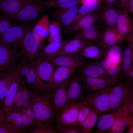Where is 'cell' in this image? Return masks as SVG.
<instances>
[{
    "label": "cell",
    "instance_id": "1",
    "mask_svg": "<svg viewBox=\"0 0 133 133\" xmlns=\"http://www.w3.org/2000/svg\"><path fill=\"white\" fill-rule=\"evenodd\" d=\"M31 102L36 118V126L45 122L53 123L55 120L56 114L48 93L40 95L32 91Z\"/></svg>",
    "mask_w": 133,
    "mask_h": 133
},
{
    "label": "cell",
    "instance_id": "2",
    "mask_svg": "<svg viewBox=\"0 0 133 133\" xmlns=\"http://www.w3.org/2000/svg\"><path fill=\"white\" fill-rule=\"evenodd\" d=\"M32 27L26 33L20 43L21 58L35 62L39 57L43 40L33 30Z\"/></svg>",
    "mask_w": 133,
    "mask_h": 133
},
{
    "label": "cell",
    "instance_id": "3",
    "mask_svg": "<svg viewBox=\"0 0 133 133\" xmlns=\"http://www.w3.org/2000/svg\"><path fill=\"white\" fill-rule=\"evenodd\" d=\"M48 8L45 0H29L11 20L20 23H28L41 17Z\"/></svg>",
    "mask_w": 133,
    "mask_h": 133
},
{
    "label": "cell",
    "instance_id": "4",
    "mask_svg": "<svg viewBox=\"0 0 133 133\" xmlns=\"http://www.w3.org/2000/svg\"><path fill=\"white\" fill-rule=\"evenodd\" d=\"M54 66L50 62L39 57L35 61L36 79L34 85L37 91L44 92L50 80L55 69Z\"/></svg>",
    "mask_w": 133,
    "mask_h": 133
},
{
    "label": "cell",
    "instance_id": "5",
    "mask_svg": "<svg viewBox=\"0 0 133 133\" xmlns=\"http://www.w3.org/2000/svg\"><path fill=\"white\" fill-rule=\"evenodd\" d=\"M33 26L28 23L14 25L0 34V43L18 48L25 34Z\"/></svg>",
    "mask_w": 133,
    "mask_h": 133
},
{
    "label": "cell",
    "instance_id": "6",
    "mask_svg": "<svg viewBox=\"0 0 133 133\" xmlns=\"http://www.w3.org/2000/svg\"><path fill=\"white\" fill-rule=\"evenodd\" d=\"M133 91V82L120 83L111 87L109 96L111 111L117 108L126 102Z\"/></svg>",
    "mask_w": 133,
    "mask_h": 133
},
{
    "label": "cell",
    "instance_id": "7",
    "mask_svg": "<svg viewBox=\"0 0 133 133\" xmlns=\"http://www.w3.org/2000/svg\"><path fill=\"white\" fill-rule=\"evenodd\" d=\"M81 102H69L61 108L56 116L55 121L56 127L75 125L77 120Z\"/></svg>",
    "mask_w": 133,
    "mask_h": 133
},
{
    "label": "cell",
    "instance_id": "8",
    "mask_svg": "<svg viewBox=\"0 0 133 133\" xmlns=\"http://www.w3.org/2000/svg\"><path fill=\"white\" fill-rule=\"evenodd\" d=\"M111 87L100 91L90 93L85 98V101L92 108L96 109L101 114L111 111L109 101Z\"/></svg>",
    "mask_w": 133,
    "mask_h": 133
},
{
    "label": "cell",
    "instance_id": "9",
    "mask_svg": "<svg viewBox=\"0 0 133 133\" xmlns=\"http://www.w3.org/2000/svg\"><path fill=\"white\" fill-rule=\"evenodd\" d=\"M133 18L128 12L120 9L115 29L123 41L133 43Z\"/></svg>",
    "mask_w": 133,
    "mask_h": 133
},
{
    "label": "cell",
    "instance_id": "10",
    "mask_svg": "<svg viewBox=\"0 0 133 133\" xmlns=\"http://www.w3.org/2000/svg\"><path fill=\"white\" fill-rule=\"evenodd\" d=\"M18 48L0 43V72H5L15 65L20 57Z\"/></svg>",
    "mask_w": 133,
    "mask_h": 133
},
{
    "label": "cell",
    "instance_id": "11",
    "mask_svg": "<svg viewBox=\"0 0 133 133\" xmlns=\"http://www.w3.org/2000/svg\"><path fill=\"white\" fill-rule=\"evenodd\" d=\"M70 79L56 87L50 92V100L56 114L67 103V88Z\"/></svg>",
    "mask_w": 133,
    "mask_h": 133
},
{
    "label": "cell",
    "instance_id": "12",
    "mask_svg": "<svg viewBox=\"0 0 133 133\" xmlns=\"http://www.w3.org/2000/svg\"><path fill=\"white\" fill-rule=\"evenodd\" d=\"M79 6L65 9H55L52 15L60 25L70 32L75 20Z\"/></svg>",
    "mask_w": 133,
    "mask_h": 133
},
{
    "label": "cell",
    "instance_id": "13",
    "mask_svg": "<svg viewBox=\"0 0 133 133\" xmlns=\"http://www.w3.org/2000/svg\"><path fill=\"white\" fill-rule=\"evenodd\" d=\"M78 68L76 67L57 66L55 69L50 80L43 92L49 93L56 87L68 80Z\"/></svg>",
    "mask_w": 133,
    "mask_h": 133
},
{
    "label": "cell",
    "instance_id": "14",
    "mask_svg": "<svg viewBox=\"0 0 133 133\" xmlns=\"http://www.w3.org/2000/svg\"><path fill=\"white\" fill-rule=\"evenodd\" d=\"M81 77L84 88L90 93L100 91L116 84L114 80L109 78Z\"/></svg>",
    "mask_w": 133,
    "mask_h": 133
},
{
    "label": "cell",
    "instance_id": "15",
    "mask_svg": "<svg viewBox=\"0 0 133 133\" xmlns=\"http://www.w3.org/2000/svg\"><path fill=\"white\" fill-rule=\"evenodd\" d=\"M23 81L20 65L18 63L16 67L15 79L4 100L2 106V108L5 113L9 112L11 110L18 87Z\"/></svg>",
    "mask_w": 133,
    "mask_h": 133
},
{
    "label": "cell",
    "instance_id": "16",
    "mask_svg": "<svg viewBox=\"0 0 133 133\" xmlns=\"http://www.w3.org/2000/svg\"><path fill=\"white\" fill-rule=\"evenodd\" d=\"M84 89L81 77L75 76L70 79L66 90L67 103L85 100L83 92Z\"/></svg>",
    "mask_w": 133,
    "mask_h": 133
},
{
    "label": "cell",
    "instance_id": "17",
    "mask_svg": "<svg viewBox=\"0 0 133 133\" xmlns=\"http://www.w3.org/2000/svg\"><path fill=\"white\" fill-rule=\"evenodd\" d=\"M85 62L84 58L79 53L57 55L50 62L57 66L76 67L79 68Z\"/></svg>",
    "mask_w": 133,
    "mask_h": 133
},
{
    "label": "cell",
    "instance_id": "18",
    "mask_svg": "<svg viewBox=\"0 0 133 133\" xmlns=\"http://www.w3.org/2000/svg\"><path fill=\"white\" fill-rule=\"evenodd\" d=\"M122 41L115 28L106 27L101 32L97 43L105 50L113 46L121 44Z\"/></svg>",
    "mask_w": 133,
    "mask_h": 133
},
{
    "label": "cell",
    "instance_id": "19",
    "mask_svg": "<svg viewBox=\"0 0 133 133\" xmlns=\"http://www.w3.org/2000/svg\"><path fill=\"white\" fill-rule=\"evenodd\" d=\"M120 9L113 7L105 6L99 9V21L104 28H115L119 13Z\"/></svg>",
    "mask_w": 133,
    "mask_h": 133
},
{
    "label": "cell",
    "instance_id": "20",
    "mask_svg": "<svg viewBox=\"0 0 133 133\" xmlns=\"http://www.w3.org/2000/svg\"><path fill=\"white\" fill-rule=\"evenodd\" d=\"M126 102L117 108V114L114 122L111 128L106 133L123 132L127 126L129 115Z\"/></svg>",
    "mask_w": 133,
    "mask_h": 133
},
{
    "label": "cell",
    "instance_id": "21",
    "mask_svg": "<svg viewBox=\"0 0 133 133\" xmlns=\"http://www.w3.org/2000/svg\"><path fill=\"white\" fill-rule=\"evenodd\" d=\"M29 0H2L0 3V11L12 19Z\"/></svg>",
    "mask_w": 133,
    "mask_h": 133
},
{
    "label": "cell",
    "instance_id": "22",
    "mask_svg": "<svg viewBox=\"0 0 133 133\" xmlns=\"http://www.w3.org/2000/svg\"><path fill=\"white\" fill-rule=\"evenodd\" d=\"M79 31L76 34L75 37L86 42L97 43L101 33L94 23H91L87 24Z\"/></svg>",
    "mask_w": 133,
    "mask_h": 133
},
{
    "label": "cell",
    "instance_id": "23",
    "mask_svg": "<svg viewBox=\"0 0 133 133\" xmlns=\"http://www.w3.org/2000/svg\"><path fill=\"white\" fill-rule=\"evenodd\" d=\"M133 43L128 42L123 50L119 83H123L125 76L133 66Z\"/></svg>",
    "mask_w": 133,
    "mask_h": 133
},
{
    "label": "cell",
    "instance_id": "24",
    "mask_svg": "<svg viewBox=\"0 0 133 133\" xmlns=\"http://www.w3.org/2000/svg\"><path fill=\"white\" fill-rule=\"evenodd\" d=\"M15 65L5 72L0 81V106H2L4 100L15 78Z\"/></svg>",
    "mask_w": 133,
    "mask_h": 133
},
{
    "label": "cell",
    "instance_id": "25",
    "mask_svg": "<svg viewBox=\"0 0 133 133\" xmlns=\"http://www.w3.org/2000/svg\"><path fill=\"white\" fill-rule=\"evenodd\" d=\"M79 68L81 76L108 78L106 75V71L93 61L85 62Z\"/></svg>",
    "mask_w": 133,
    "mask_h": 133
},
{
    "label": "cell",
    "instance_id": "26",
    "mask_svg": "<svg viewBox=\"0 0 133 133\" xmlns=\"http://www.w3.org/2000/svg\"><path fill=\"white\" fill-rule=\"evenodd\" d=\"M105 50L97 43L86 42V44L79 53L83 58L96 61L105 57Z\"/></svg>",
    "mask_w": 133,
    "mask_h": 133
},
{
    "label": "cell",
    "instance_id": "27",
    "mask_svg": "<svg viewBox=\"0 0 133 133\" xmlns=\"http://www.w3.org/2000/svg\"><path fill=\"white\" fill-rule=\"evenodd\" d=\"M69 40L67 39L50 43L41 49L39 57L42 59L50 62L51 60L57 55L62 47Z\"/></svg>",
    "mask_w": 133,
    "mask_h": 133
},
{
    "label": "cell",
    "instance_id": "28",
    "mask_svg": "<svg viewBox=\"0 0 133 133\" xmlns=\"http://www.w3.org/2000/svg\"><path fill=\"white\" fill-rule=\"evenodd\" d=\"M117 108L101 114L97 122L95 133H104L111 127L115 120Z\"/></svg>",
    "mask_w": 133,
    "mask_h": 133
},
{
    "label": "cell",
    "instance_id": "29",
    "mask_svg": "<svg viewBox=\"0 0 133 133\" xmlns=\"http://www.w3.org/2000/svg\"><path fill=\"white\" fill-rule=\"evenodd\" d=\"M86 44V42L77 38L75 37L72 39L69 40L62 47L56 56L79 53Z\"/></svg>",
    "mask_w": 133,
    "mask_h": 133
},
{
    "label": "cell",
    "instance_id": "30",
    "mask_svg": "<svg viewBox=\"0 0 133 133\" xmlns=\"http://www.w3.org/2000/svg\"><path fill=\"white\" fill-rule=\"evenodd\" d=\"M99 10L95 12L86 15L79 19L72 26L70 32L79 31L86 24L94 23L99 22Z\"/></svg>",
    "mask_w": 133,
    "mask_h": 133
},
{
    "label": "cell",
    "instance_id": "31",
    "mask_svg": "<svg viewBox=\"0 0 133 133\" xmlns=\"http://www.w3.org/2000/svg\"><path fill=\"white\" fill-rule=\"evenodd\" d=\"M123 51L121 44L115 45L105 50V57L112 64H120Z\"/></svg>",
    "mask_w": 133,
    "mask_h": 133
},
{
    "label": "cell",
    "instance_id": "32",
    "mask_svg": "<svg viewBox=\"0 0 133 133\" xmlns=\"http://www.w3.org/2000/svg\"><path fill=\"white\" fill-rule=\"evenodd\" d=\"M45 1L48 8L62 9L80 6L81 0H47Z\"/></svg>",
    "mask_w": 133,
    "mask_h": 133
},
{
    "label": "cell",
    "instance_id": "33",
    "mask_svg": "<svg viewBox=\"0 0 133 133\" xmlns=\"http://www.w3.org/2000/svg\"><path fill=\"white\" fill-rule=\"evenodd\" d=\"M50 22L48 16H43L33 26V30L43 40L48 35Z\"/></svg>",
    "mask_w": 133,
    "mask_h": 133
},
{
    "label": "cell",
    "instance_id": "34",
    "mask_svg": "<svg viewBox=\"0 0 133 133\" xmlns=\"http://www.w3.org/2000/svg\"><path fill=\"white\" fill-rule=\"evenodd\" d=\"M22 121V117L20 113L18 111L12 110L5 113L2 122L9 124L21 130Z\"/></svg>",
    "mask_w": 133,
    "mask_h": 133
},
{
    "label": "cell",
    "instance_id": "35",
    "mask_svg": "<svg viewBox=\"0 0 133 133\" xmlns=\"http://www.w3.org/2000/svg\"><path fill=\"white\" fill-rule=\"evenodd\" d=\"M98 111L92 109L82 124L81 127L82 133H90L98 118Z\"/></svg>",
    "mask_w": 133,
    "mask_h": 133
},
{
    "label": "cell",
    "instance_id": "36",
    "mask_svg": "<svg viewBox=\"0 0 133 133\" xmlns=\"http://www.w3.org/2000/svg\"><path fill=\"white\" fill-rule=\"evenodd\" d=\"M92 108L85 100L81 102L77 120L74 126L81 127L82 124L90 112Z\"/></svg>",
    "mask_w": 133,
    "mask_h": 133
},
{
    "label": "cell",
    "instance_id": "37",
    "mask_svg": "<svg viewBox=\"0 0 133 133\" xmlns=\"http://www.w3.org/2000/svg\"><path fill=\"white\" fill-rule=\"evenodd\" d=\"M30 133H56V128L53 125V123L45 122L39 124L30 130Z\"/></svg>",
    "mask_w": 133,
    "mask_h": 133
},
{
    "label": "cell",
    "instance_id": "38",
    "mask_svg": "<svg viewBox=\"0 0 133 133\" xmlns=\"http://www.w3.org/2000/svg\"><path fill=\"white\" fill-rule=\"evenodd\" d=\"M121 70L120 64H112L109 68L106 71V74L107 77L114 80L117 84L119 83Z\"/></svg>",
    "mask_w": 133,
    "mask_h": 133
},
{
    "label": "cell",
    "instance_id": "39",
    "mask_svg": "<svg viewBox=\"0 0 133 133\" xmlns=\"http://www.w3.org/2000/svg\"><path fill=\"white\" fill-rule=\"evenodd\" d=\"M35 62L21 58L19 62L21 75L24 79L34 65Z\"/></svg>",
    "mask_w": 133,
    "mask_h": 133
},
{
    "label": "cell",
    "instance_id": "40",
    "mask_svg": "<svg viewBox=\"0 0 133 133\" xmlns=\"http://www.w3.org/2000/svg\"><path fill=\"white\" fill-rule=\"evenodd\" d=\"M21 84L18 87L14 100L13 105L11 110H14L18 111L22 109L23 100Z\"/></svg>",
    "mask_w": 133,
    "mask_h": 133
},
{
    "label": "cell",
    "instance_id": "41",
    "mask_svg": "<svg viewBox=\"0 0 133 133\" xmlns=\"http://www.w3.org/2000/svg\"><path fill=\"white\" fill-rule=\"evenodd\" d=\"M21 114L22 118L21 130L23 131L33 126H36L35 122L30 118L27 115L24 109L18 111Z\"/></svg>",
    "mask_w": 133,
    "mask_h": 133
},
{
    "label": "cell",
    "instance_id": "42",
    "mask_svg": "<svg viewBox=\"0 0 133 133\" xmlns=\"http://www.w3.org/2000/svg\"><path fill=\"white\" fill-rule=\"evenodd\" d=\"M22 95L23 99L22 109L25 108L31 105V102L32 91H29L25 86L23 81L21 83Z\"/></svg>",
    "mask_w": 133,
    "mask_h": 133
},
{
    "label": "cell",
    "instance_id": "43",
    "mask_svg": "<svg viewBox=\"0 0 133 133\" xmlns=\"http://www.w3.org/2000/svg\"><path fill=\"white\" fill-rule=\"evenodd\" d=\"M60 25L56 20L50 23L48 31L49 38L54 37L60 35Z\"/></svg>",
    "mask_w": 133,
    "mask_h": 133
},
{
    "label": "cell",
    "instance_id": "44",
    "mask_svg": "<svg viewBox=\"0 0 133 133\" xmlns=\"http://www.w3.org/2000/svg\"><path fill=\"white\" fill-rule=\"evenodd\" d=\"M12 21L4 15H0V34L14 25Z\"/></svg>",
    "mask_w": 133,
    "mask_h": 133
},
{
    "label": "cell",
    "instance_id": "45",
    "mask_svg": "<svg viewBox=\"0 0 133 133\" xmlns=\"http://www.w3.org/2000/svg\"><path fill=\"white\" fill-rule=\"evenodd\" d=\"M56 129L57 132L61 133H82L81 127L73 126L57 127Z\"/></svg>",
    "mask_w": 133,
    "mask_h": 133
},
{
    "label": "cell",
    "instance_id": "46",
    "mask_svg": "<svg viewBox=\"0 0 133 133\" xmlns=\"http://www.w3.org/2000/svg\"><path fill=\"white\" fill-rule=\"evenodd\" d=\"M23 132L9 124L2 122L0 125V133H20Z\"/></svg>",
    "mask_w": 133,
    "mask_h": 133
},
{
    "label": "cell",
    "instance_id": "47",
    "mask_svg": "<svg viewBox=\"0 0 133 133\" xmlns=\"http://www.w3.org/2000/svg\"><path fill=\"white\" fill-rule=\"evenodd\" d=\"M35 79L36 74L34 64L24 80L26 83L28 85H34Z\"/></svg>",
    "mask_w": 133,
    "mask_h": 133
},
{
    "label": "cell",
    "instance_id": "48",
    "mask_svg": "<svg viewBox=\"0 0 133 133\" xmlns=\"http://www.w3.org/2000/svg\"><path fill=\"white\" fill-rule=\"evenodd\" d=\"M93 61L105 71L108 69L112 65L111 63L105 57L99 60Z\"/></svg>",
    "mask_w": 133,
    "mask_h": 133
},
{
    "label": "cell",
    "instance_id": "49",
    "mask_svg": "<svg viewBox=\"0 0 133 133\" xmlns=\"http://www.w3.org/2000/svg\"><path fill=\"white\" fill-rule=\"evenodd\" d=\"M126 103L129 115H133V91L130 93Z\"/></svg>",
    "mask_w": 133,
    "mask_h": 133
},
{
    "label": "cell",
    "instance_id": "50",
    "mask_svg": "<svg viewBox=\"0 0 133 133\" xmlns=\"http://www.w3.org/2000/svg\"><path fill=\"white\" fill-rule=\"evenodd\" d=\"M127 126L128 129L127 133H133V115H128L127 120Z\"/></svg>",
    "mask_w": 133,
    "mask_h": 133
},
{
    "label": "cell",
    "instance_id": "51",
    "mask_svg": "<svg viewBox=\"0 0 133 133\" xmlns=\"http://www.w3.org/2000/svg\"><path fill=\"white\" fill-rule=\"evenodd\" d=\"M133 82V66L127 73L123 83H128Z\"/></svg>",
    "mask_w": 133,
    "mask_h": 133
},
{
    "label": "cell",
    "instance_id": "52",
    "mask_svg": "<svg viewBox=\"0 0 133 133\" xmlns=\"http://www.w3.org/2000/svg\"><path fill=\"white\" fill-rule=\"evenodd\" d=\"M24 109L28 116L31 119L34 121L36 123V118L32 105Z\"/></svg>",
    "mask_w": 133,
    "mask_h": 133
},
{
    "label": "cell",
    "instance_id": "53",
    "mask_svg": "<svg viewBox=\"0 0 133 133\" xmlns=\"http://www.w3.org/2000/svg\"><path fill=\"white\" fill-rule=\"evenodd\" d=\"M130 0H119V6L121 7L120 9L127 11V6Z\"/></svg>",
    "mask_w": 133,
    "mask_h": 133
},
{
    "label": "cell",
    "instance_id": "54",
    "mask_svg": "<svg viewBox=\"0 0 133 133\" xmlns=\"http://www.w3.org/2000/svg\"><path fill=\"white\" fill-rule=\"evenodd\" d=\"M105 6L113 7L117 2V0H103Z\"/></svg>",
    "mask_w": 133,
    "mask_h": 133
},
{
    "label": "cell",
    "instance_id": "55",
    "mask_svg": "<svg viewBox=\"0 0 133 133\" xmlns=\"http://www.w3.org/2000/svg\"><path fill=\"white\" fill-rule=\"evenodd\" d=\"M127 11L131 14L132 18L133 17V0H130L128 4Z\"/></svg>",
    "mask_w": 133,
    "mask_h": 133
},
{
    "label": "cell",
    "instance_id": "56",
    "mask_svg": "<svg viewBox=\"0 0 133 133\" xmlns=\"http://www.w3.org/2000/svg\"><path fill=\"white\" fill-rule=\"evenodd\" d=\"M5 113L2 108L0 106V125L3 122L4 118Z\"/></svg>",
    "mask_w": 133,
    "mask_h": 133
},
{
    "label": "cell",
    "instance_id": "57",
    "mask_svg": "<svg viewBox=\"0 0 133 133\" xmlns=\"http://www.w3.org/2000/svg\"><path fill=\"white\" fill-rule=\"evenodd\" d=\"M5 72V71L0 72V81L3 77Z\"/></svg>",
    "mask_w": 133,
    "mask_h": 133
},
{
    "label": "cell",
    "instance_id": "58",
    "mask_svg": "<svg viewBox=\"0 0 133 133\" xmlns=\"http://www.w3.org/2000/svg\"><path fill=\"white\" fill-rule=\"evenodd\" d=\"M1 0H0V2H1Z\"/></svg>",
    "mask_w": 133,
    "mask_h": 133
}]
</instances>
